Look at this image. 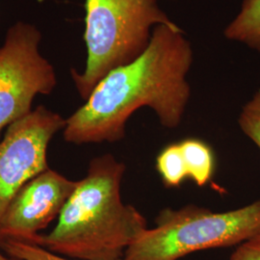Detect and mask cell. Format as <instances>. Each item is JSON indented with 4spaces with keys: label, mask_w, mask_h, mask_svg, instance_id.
<instances>
[{
    "label": "cell",
    "mask_w": 260,
    "mask_h": 260,
    "mask_svg": "<svg viewBox=\"0 0 260 260\" xmlns=\"http://www.w3.org/2000/svg\"><path fill=\"white\" fill-rule=\"evenodd\" d=\"M192 63L193 50L182 29L177 24L155 26L146 50L104 76L66 119V142H119L125 137L130 117L143 107L154 112L164 127L177 128L191 95L187 75Z\"/></svg>",
    "instance_id": "cell-1"
},
{
    "label": "cell",
    "mask_w": 260,
    "mask_h": 260,
    "mask_svg": "<svg viewBox=\"0 0 260 260\" xmlns=\"http://www.w3.org/2000/svg\"><path fill=\"white\" fill-rule=\"evenodd\" d=\"M126 166L110 153L93 158L48 234L30 244L74 260H119L148 230L145 216L121 201Z\"/></svg>",
    "instance_id": "cell-2"
},
{
    "label": "cell",
    "mask_w": 260,
    "mask_h": 260,
    "mask_svg": "<svg viewBox=\"0 0 260 260\" xmlns=\"http://www.w3.org/2000/svg\"><path fill=\"white\" fill-rule=\"evenodd\" d=\"M85 12L86 66L83 73L71 71L85 101L104 76L146 50L155 26L176 25L157 0H85Z\"/></svg>",
    "instance_id": "cell-3"
},
{
    "label": "cell",
    "mask_w": 260,
    "mask_h": 260,
    "mask_svg": "<svg viewBox=\"0 0 260 260\" xmlns=\"http://www.w3.org/2000/svg\"><path fill=\"white\" fill-rule=\"evenodd\" d=\"M260 229V199L225 212L195 205L164 208L125 251L124 260H178L195 251L228 248L252 239Z\"/></svg>",
    "instance_id": "cell-4"
},
{
    "label": "cell",
    "mask_w": 260,
    "mask_h": 260,
    "mask_svg": "<svg viewBox=\"0 0 260 260\" xmlns=\"http://www.w3.org/2000/svg\"><path fill=\"white\" fill-rule=\"evenodd\" d=\"M41 41V31L28 22H16L7 30L0 47V134L32 111L38 94L55 89V69L42 55Z\"/></svg>",
    "instance_id": "cell-5"
},
{
    "label": "cell",
    "mask_w": 260,
    "mask_h": 260,
    "mask_svg": "<svg viewBox=\"0 0 260 260\" xmlns=\"http://www.w3.org/2000/svg\"><path fill=\"white\" fill-rule=\"evenodd\" d=\"M66 119L41 105L7 127L0 141V218L30 179L48 169L47 149Z\"/></svg>",
    "instance_id": "cell-6"
},
{
    "label": "cell",
    "mask_w": 260,
    "mask_h": 260,
    "mask_svg": "<svg viewBox=\"0 0 260 260\" xmlns=\"http://www.w3.org/2000/svg\"><path fill=\"white\" fill-rule=\"evenodd\" d=\"M78 180L50 168L20 188L0 218V242L32 243L40 232L59 217Z\"/></svg>",
    "instance_id": "cell-7"
},
{
    "label": "cell",
    "mask_w": 260,
    "mask_h": 260,
    "mask_svg": "<svg viewBox=\"0 0 260 260\" xmlns=\"http://www.w3.org/2000/svg\"><path fill=\"white\" fill-rule=\"evenodd\" d=\"M185 164L188 179L199 187L206 185L213 177L215 157L211 148L202 140L184 139L178 142Z\"/></svg>",
    "instance_id": "cell-8"
},
{
    "label": "cell",
    "mask_w": 260,
    "mask_h": 260,
    "mask_svg": "<svg viewBox=\"0 0 260 260\" xmlns=\"http://www.w3.org/2000/svg\"><path fill=\"white\" fill-rule=\"evenodd\" d=\"M223 34L260 52V0H243L240 12Z\"/></svg>",
    "instance_id": "cell-9"
},
{
    "label": "cell",
    "mask_w": 260,
    "mask_h": 260,
    "mask_svg": "<svg viewBox=\"0 0 260 260\" xmlns=\"http://www.w3.org/2000/svg\"><path fill=\"white\" fill-rule=\"evenodd\" d=\"M156 170L165 187H179L188 179L184 160L178 143L171 144L160 151L156 158Z\"/></svg>",
    "instance_id": "cell-10"
},
{
    "label": "cell",
    "mask_w": 260,
    "mask_h": 260,
    "mask_svg": "<svg viewBox=\"0 0 260 260\" xmlns=\"http://www.w3.org/2000/svg\"><path fill=\"white\" fill-rule=\"evenodd\" d=\"M0 248L11 257L19 260H74L55 254L37 245L18 240L0 242Z\"/></svg>",
    "instance_id": "cell-11"
},
{
    "label": "cell",
    "mask_w": 260,
    "mask_h": 260,
    "mask_svg": "<svg viewBox=\"0 0 260 260\" xmlns=\"http://www.w3.org/2000/svg\"><path fill=\"white\" fill-rule=\"evenodd\" d=\"M238 125L260 149V89L243 106L238 117Z\"/></svg>",
    "instance_id": "cell-12"
},
{
    "label": "cell",
    "mask_w": 260,
    "mask_h": 260,
    "mask_svg": "<svg viewBox=\"0 0 260 260\" xmlns=\"http://www.w3.org/2000/svg\"><path fill=\"white\" fill-rule=\"evenodd\" d=\"M230 260H260V240L244 242L233 251Z\"/></svg>",
    "instance_id": "cell-13"
},
{
    "label": "cell",
    "mask_w": 260,
    "mask_h": 260,
    "mask_svg": "<svg viewBox=\"0 0 260 260\" xmlns=\"http://www.w3.org/2000/svg\"><path fill=\"white\" fill-rule=\"evenodd\" d=\"M0 260H19L17 259V258H13V257H11V256H5V255H3L1 252H0Z\"/></svg>",
    "instance_id": "cell-14"
},
{
    "label": "cell",
    "mask_w": 260,
    "mask_h": 260,
    "mask_svg": "<svg viewBox=\"0 0 260 260\" xmlns=\"http://www.w3.org/2000/svg\"><path fill=\"white\" fill-rule=\"evenodd\" d=\"M252 239H258V240H260V229L258 230L257 233H256V235Z\"/></svg>",
    "instance_id": "cell-15"
}]
</instances>
